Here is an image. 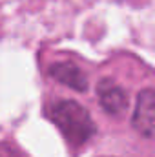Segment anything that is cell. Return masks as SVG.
Returning a JSON list of instances; mask_svg holds the SVG:
<instances>
[{
	"label": "cell",
	"mask_w": 155,
	"mask_h": 157,
	"mask_svg": "<svg viewBox=\"0 0 155 157\" xmlns=\"http://www.w3.org/2000/svg\"><path fill=\"white\" fill-rule=\"evenodd\" d=\"M133 128L144 137L152 139L153 137V126H155V93L152 88L142 90L137 95L133 117H131Z\"/></svg>",
	"instance_id": "obj_2"
},
{
	"label": "cell",
	"mask_w": 155,
	"mask_h": 157,
	"mask_svg": "<svg viewBox=\"0 0 155 157\" xmlns=\"http://www.w3.org/2000/svg\"><path fill=\"white\" fill-rule=\"evenodd\" d=\"M51 119L71 146L86 144L97 132L89 112L77 101H59L51 106Z\"/></svg>",
	"instance_id": "obj_1"
},
{
	"label": "cell",
	"mask_w": 155,
	"mask_h": 157,
	"mask_svg": "<svg viewBox=\"0 0 155 157\" xmlns=\"http://www.w3.org/2000/svg\"><path fill=\"white\" fill-rule=\"evenodd\" d=\"M49 73L55 80H59L60 84H64L71 90H77V91H86L88 90L86 73L71 62H57V64L51 66Z\"/></svg>",
	"instance_id": "obj_4"
},
{
	"label": "cell",
	"mask_w": 155,
	"mask_h": 157,
	"mask_svg": "<svg viewBox=\"0 0 155 157\" xmlns=\"http://www.w3.org/2000/svg\"><path fill=\"white\" fill-rule=\"evenodd\" d=\"M100 106L110 115H122L128 110V93L112 78H102L97 86Z\"/></svg>",
	"instance_id": "obj_3"
}]
</instances>
